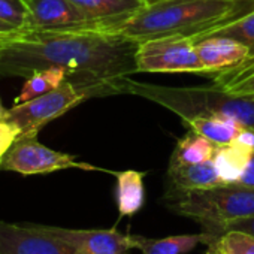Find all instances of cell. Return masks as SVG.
Masks as SVG:
<instances>
[{
    "instance_id": "52a82bcc",
    "label": "cell",
    "mask_w": 254,
    "mask_h": 254,
    "mask_svg": "<svg viewBox=\"0 0 254 254\" xmlns=\"http://www.w3.org/2000/svg\"><path fill=\"white\" fill-rule=\"evenodd\" d=\"M72 168L84 171H99L88 163L76 162L75 157L70 154L45 147L38 141V136L18 138L2 160V165H0V169L18 172L21 175L51 174Z\"/></svg>"
},
{
    "instance_id": "e0dca14e",
    "label": "cell",
    "mask_w": 254,
    "mask_h": 254,
    "mask_svg": "<svg viewBox=\"0 0 254 254\" xmlns=\"http://www.w3.org/2000/svg\"><path fill=\"white\" fill-rule=\"evenodd\" d=\"M253 153L254 150L244 147L238 142H233L226 147H218L212 162L217 168L221 181L224 184L239 183Z\"/></svg>"
},
{
    "instance_id": "ac0fdd59",
    "label": "cell",
    "mask_w": 254,
    "mask_h": 254,
    "mask_svg": "<svg viewBox=\"0 0 254 254\" xmlns=\"http://www.w3.org/2000/svg\"><path fill=\"white\" fill-rule=\"evenodd\" d=\"M217 145L212 144L209 139L203 138L199 133H189L183 139L178 141L171 162L175 165H194V163H202L212 160L217 151Z\"/></svg>"
},
{
    "instance_id": "8fae6325",
    "label": "cell",
    "mask_w": 254,
    "mask_h": 254,
    "mask_svg": "<svg viewBox=\"0 0 254 254\" xmlns=\"http://www.w3.org/2000/svg\"><path fill=\"white\" fill-rule=\"evenodd\" d=\"M194 45L200 63L211 76L232 70L250 59V51L245 45L224 36L202 38L194 41Z\"/></svg>"
},
{
    "instance_id": "4fadbf2b",
    "label": "cell",
    "mask_w": 254,
    "mask_h": 254,
    "mask_svg": "<svg viewBox=\"0 0 254 254\" xmlns=\"http://www.w3.org/2000/svg\"><path fill=\"white\" fill-rule=\"evenodd\" d=\"M168 177L175 190H199L224 184L212 160L194 165L169 163Z\"/></svg>"
},
{
    "instance_id": "5bb4252c",
    "label": "cell",
    "mask_w": 254,
    "mask_h": 254,
    "mask_svg": "<svg viewBox=\"0 0 254 254\" xmlns=\"http://www.w3.org/2000/svg\"><path fill=\"white\" fill-rule=\"evenodd\" d=\"M186 123L191 127L194 133L202 135L217 147H226L233 144L238 135L245 129L236 118L218 114L197 115Z\"/></svg>"
},
{
    "instance_id": "3957f363",
    "label": "cell",
    "mask_w": 254,
    "mask_h": 254,
    "mask_svg": "<svg viewBox=\"0 0 254 254\" xmlns=\"http://www.w3.org/2000/svg\"><path fill=\"white\" fill-rule=\"evenodd\" d=\"M126 93L159 103L184 121L197 115H227L247 129H254V94H239L215 84L212 87H166L126 79Z\"/></svg>"
},
{
    "instance_id": "9a60e30c",
    "label": "cell",
    "mask_w": 254,
    "mask_h": 254,
    "mask_svg": "<svg viewBox=\"0 0 254 254\" xmlns=\"http://www.w3.org/2000/svg\"><path fill=\"white\" fill-rule=\"evenodd\" d=\"M129 238L132 248L139 250L142 254H187L199 244L208 245L212 235L202 232L197 235H175L160 239L145 238L141 235H129Z\"/></svg>"
},
{
    "instance_id": "ba28073f",
    "label": "cell",
    "mask_w": 254,
    "mask_h": 254,
    "mask_svg": "<svg viewBox=\"0 0 254 254\" xmlns=\"http://www.w3.org/2000/svg\"><path fill=\"white\" fill-rule=\"evenodd\" d=\"M0 254H79L50 233L44 224H12L0 220Z\"/></svg>"
},
{
    "instance_id": "d6a6232c",
    "label": "cell",
    "mask_w": 254,
    "mask_h": 254,
    "mask_svg": "<svg viewBox=\"0 0 254 254\" xmlns=\"http://www.w3.org/2000/svg\"><path fill=\"white\" fill-rule=\"evenodd\" d=\"M205 254H209V253H208V251H206V253H205Z\"/></svg>"
},
{
    "instance_id": "9c48e42d",
    "label": "cell",
    "mask_w": 254,
    "mask_h": 254,
    "mask_svg": "<svg viewBox=\"0 0 254 254\" xmlns=\"http://www.w3.org/2000/svg\"><path fill=\"white\" fill-rule=\"evenodd\" d=\"M44 227L50 233L70 244L79 254H127L132 248L129 235H124L117 229Z\"/></svg>"
},
{
    "instance_id": "1f68e13d",
    "label": "cell",
    "mask_w": 254,
    "mask_h": 254,
    "mask_svg": "<svg viewBox=\"0 0 254 254\" xmlns=\"http://www.w3.org/2000/svg\"><path fill=\"white\" fill-rule=\"evenodd\" d=\"M238 2H247V0H238Z\"/></svg>"
},
{
    "instance_id": "4dcf8cb0",
    "label": "cell",
    "mask_w": 254,
    "mask_h": 254,
    "mask_svg": "<svg viewBox=\"0 0 254 254\" xmlns=\"http://www.w3.org/2000/svg\"><path fill=\"white\" fill-rule=\"evenodd\" d=\"M154 2H157V0H147V5L148 3H154Z\"/></svg>"
},
{
    "instance_id": "ffe728a7",
    "label": "cell",
    "mask_w": 254,
    "mask_h": 254,
    "mask_svg": "<svg viewBox=\"0 0 254 254\" xmlns=\"http://www.w3.org/2000/svg\"><path fill=\"white\" fill-rule=\"evenodd\" d=\"M66 81H67V75L62 67H48V69L36 70L24 82L20 94L15 97V103H23L35 97L44 96L56 90Z\"/></svg>"
},
{
    "instance_id": "d6986e66",
    "label": "cell",
    "mask_w": 254,
    "mask_h": 254,
    "mask_svg": "<svg viewBox=\"0 0 254 254\" xmlns=\"http://www.w3.org/2000/svg\"><path fill=\"white\" fill-rule=\"evenodd\" d=\"M209 36H224V38H230V39L241 42L250 51L248 60H254V9L226 24H221L208 32H203L191 39L194 42L197 39L209 38Z\"/></svg>"
},
{
    "instance_id": "d4e9b609",
    "label": "cell",
    "mask_w": 254,
    "mask_h": 254,
    "mask_svg": "<svg viewBox=\"0 0 254 254\" xmlns=\"http://www.w3.org/2000/svg\"><path fill=\"white\" fill-rule=\"evenodd\" d=\"M226 90L232 93H239V94H254V72L247 73L244 76H239L233 81H230L226 85H221Z\"/></svg>"
},
{
    "instance_id": "603a6c76",
    "label": "cell",
    "mask_w": 254,
    "mask_h": 254,
    "mask_svg": "<svg viewBox=\"0 0 254 254\" xmlns=\"http://www.w3.org/2000/svg\"><path fill=\"white\" fill-rule=\"evenodd\" d=\"M20 138V130L17 129V126L9 123L8 120H0V165L8 151L12 148V145L17 142Z\"/></svg>"
},
{
    "instance_id": "7c38bea8",
    "label": "cell",
    "mask_w": 254,
    "mask_h": 254,
    "mask_svg": "<svg viewBox=\"0 0 254 254\" xmlns=\"http://www.w3.org/2000/svg\"><path fill=\"white\" fill-rule=\"evenodd\" d=\"M88 18L112 30L117 24L138 12L142 6L136 0H70Z\"/></svg>"
},
{
    "instance_id": "83f0119b",
    "label": "cell",
    "mask_w": 254,
    "mask_h": 254,
    "mask_svg": "<svg viewBox=\"0 0 254 254\" xmlns=\"http://www.w3.org/2000/svg\"><path fill=\"white\" fill-rule=\"evenodd\" d=\"M12 30H15V27H12L11 24L0 20V33H6V32H12Z\"/></svg>"
},
{
    "instance_id": "f546056e",
    "label": "cell",
    "mask_w": 254,
    "mask_h": 254,
    "mask_svg": "<svg viewBox=\"0 0 254 254\" xmlns=\"http://www.w3.org/2000/svg\"><path fill=\"white\" fill-rule=\"evenodd\" d=\"M136 2H141L142 5H147V0H136Z\"/></svg>"
},
{
    "instance_id": "277c9868",
    "label": "cell",
    "mask_w": 254,
    "mask_h": 254,
    "mask_svg": "<svg viewBox=\"0 0 254 254\" xmlns=\"http://www.w3.org/2000/svg\"><path fill=\"white\" fill-rule=\"evenodd\" d=\"M166 199L172 212L199 223L212 236L233 221L254 215V187L239 183L199 190L172 189Z\"/></svg>"
},
{
    "instance_id": "8992f818",
    "label": "cell",
    "mask_w": 254,
    "mask_h": 254,
    "mask_svg": "<svg viewBox=\"0 0 254 254\" xmlns=\"http://www.w3.org/2000/svg\"><path fill=\"white\" fill-rule=\"evenodd\" d=\"M85 99L88 97L82 90L66 81L44 96L23 103H15L11 109H8L5 120L17 126L20 138L38 136L44 126L62 117Z\"/></svg>"
},
{
    "instance_id": "7402d4cb",
    "label": "cell",
    "mask_w": 254,
    "mask_h": 254,
    "mask_svg": "<svg viewBox=\"0 0 254 254\" xmlns=\"http://www.w3.org/2000/svg\"><path fill=\"white\" fill-rule=\"evenodd\" d=\"M0 20L15 29L30 27L32 17L26 0H0Z\"/></svg>"
},
{
    "instance_id": "30bf717a",
    "label": "cell",
    "mask_w": 254,
    "mask_h": 254,
    "mask_svg": "<svg viewBox=\"0 0 254 254\" xmlns=\"http://www.w3.org/2000/svg\"><path fill=\"white\" fill-rule=\"evenodd\" d=\"M30 11V27L41 29H106L88 18L70 0H26Z\"/></svg>"
},
{
    "instance_id": "f1b7e54d",
    "label": "cell",
    "mask_w": 254,
    "mask_h": 254,
    "mask_svg": "<svg viewBox=\"0 0 254 254\" xmlns=\"http://www.w3.org/2000/svg\"><path fill=\"white\" fill-rule=\"evenodd\" d=\"M6 112H8V109L2 105V102H0V120H3L6 117Z\"/></svg>"
},
{
    "instance_id": "484cf974",
    "label": "cell",
    "mask_w": 254,
    "mask_h": 254,
    "mask_svg": "<svg viewBox=\"0 0 254 254\" xmlns=\"http://www.w3.org/2000/svg\"><path fill=\"white\" fill-rule=\"evenodd\" d=\"M230 229H233V230H244V232H248V233L254 235V215L233 221L232 224H229L226 227V230H230Z\"/></svg>"
},
{
    "instance_id": "5b68a950",
    "label": "cell",
    "mask_w": 254,
    "mask_h": 254,
    "mask_svg": "<svg viewBox=\"0 0 254 254\" xmlns=\"http://www.w3.org/2000/svg\"><path fill=\"white\" fill-rule=\"evenodd\" d=\"M136 69L156 73H197L211 76L200 63L196 45L189 36H165L138 44Z\"/></svg>"
},
{
    "instance_id": "4316f807",
    "label": "cell",
    "mask_w": 254,
    "mask_h": 254,
    "mask_svg": "<svg viewBox=\"0 0 254 254\" xmlns=\"http://www.w3.org/2000/svg\"><path fill=\"white\" fill-rule=\"evenodd\" d=\"M239 184L248 186V187H254V153L251 154V159L248 162V166L244 172V175L239 180Z\"/></svg>"
},
{
    "instance_id": "7a4b0ae2",
    "label": "cell",
    "mask_w": 254,
    "mask_h": 254,
    "mask_svg": "<svg viewBox=\"0 0 254 254\" xmlns=\"http://www.w3.org/2000/svg\"><path fill=\"white\" fill-rule=\"evenodd\" d=\"M254 9V0H157L112 30L138 42L165 36L194 38Z\"/></svg>"
},
{
    "instance_id": "cb8c5ba5",
    "label": "cell",
    "mask_w": 254,
    "mask_h": 254,
    "mask_svg": "<svg viewBox=\"0 0 254 254\" xmlns=\"http://www.w3.org/2000/svg\"><path fill=\"white\" fill-rule=\"evenodd\" d=\"M251 72H254V60H247L242 64H239L238 67H235L232 70H227V72H224L221 75H217L215 76V84L226 85L230 81H233V79H236L239 76H244L247 73H251Z\"/></svg>"
},
{
    "instance_id": "6da1fadb",
    "label": "cell",
    "mask_w": 254,
    "mask_h": 254,
    "mask_svg": "<svg viewBox=\"0 0 254 254\" xmlns=\"http://www.w3.org/2000/svg\"><path fill=\"white\" fill-rule=\"evenodd\" d=\"M138 44L108 29H15L0 33V78L62 67L88 99L126 93V79L138 73Z\"/></svg>"
},
{
    "instance_id": "44dd1931",
    "label": "cell",
    "mask_w": 254,
    "mask_h": 254,
    "mask_svg": "<svg viewBox=\"0 0 254 254\" xmlns=\"http://www.w3.org/2000/svg\"><path fill=\"white\" fill-rule=\"evenodd\" d=\"M209 254H254V235L244 230H224L208 242Z\"/></svg>"
},
{
    "instance_id": "2e32d148",
    "label": "cell",
    "mask_w": 254,
    "mask_h": 254,
    "mask_svg": "<svg viewBox=\"0 0 254 254\" xmlns=\"http://www.w3.org/2000/svg\"><path fill=\"white\" fill-rule=\"evenodd\" d=\"M114 175L117 178L115 203L120 218L136 215L145 203L144 172L123 171L114 172Z\"/></svg>"
}]
</instances>
